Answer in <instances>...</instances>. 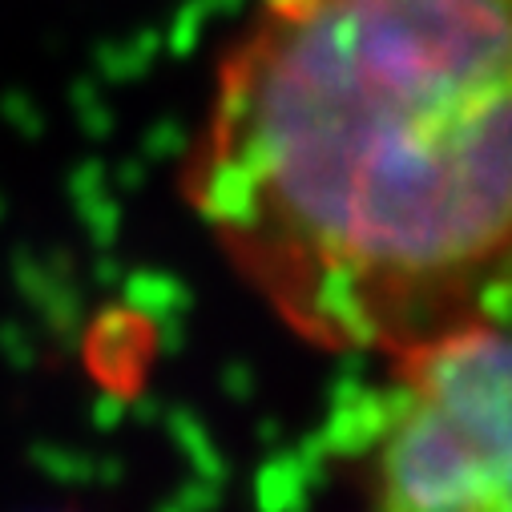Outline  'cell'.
<instances>
[{"mask_svg": "<svg viewBox=\"0 0 512 512\" xmlns=\"http://www.w3.org/2000/svg\"><path fill=\"white\" fill-rule=\"evenodd\" d=\"M178 182L315 351L383 363L504 315L512 0H254Z\"/></svg>", "mask_w": 512, "mask_h": 512, "instance_id": "obj_1", "label": "cell"}, {"mask_svg": "<svg viewBox=\"0 0 512 512\" xmlns=\"http://www.w3.org/2000/svg\"><path fill=\"white\" fill-rule=\"evenodd\" d=\"M508 367L504 315L383 359L355 512H512Z\"/></svg>", "mask_w": 512, "mask_h": 512, "instance_id": "obj_2", "label": "cell"}]
</instances>
